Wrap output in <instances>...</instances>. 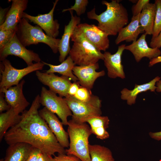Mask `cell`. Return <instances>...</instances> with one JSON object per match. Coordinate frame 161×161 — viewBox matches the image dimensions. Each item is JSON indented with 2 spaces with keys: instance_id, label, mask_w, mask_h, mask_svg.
<instances>
[{
  "instance_id": "cell-1",
  "label": "cell",
  "mask_w": 161,
  "mask_h": 161,
  "mask_svg": "<svg viewBox=\"0 0 161 161\" xmlns=\"http://www.w3.org/2000/svg\"><path fill=\"white\" fill-rule=\"evenodd\" d=\"M40 95L36 96L30 109L21 114L16 125L10 128L4 137L9 145L18 143L29 144L51 156L66 154L65 149L59 144L45 120L40 116L38 109L41 104Z\"/></svg>"
},
{
  "instance_id": "cell-2",
  "label": "cell",
  "mask_w": 161,
  "mask_h": 161,
  "mask_svg": "<svg viewBox=\"0 0 161 161\" xmlns=\"http://www.w3.org/2000/svg\"><path fill=\"white\" fill-rule=\"evenodd\" d=\"M117 0L110 2L102 1L106 10L100 15L95 13V7L87 13L89 19L98 22V27L108 35H116L128 22V14L126 8Z\"/></svg>"
},
{
  "instance_id": "cell-3",
  "label": "cell",
  "mask_w": 161,
  "mask_h": 161,
  "mask_svg": "<svg viewBox=\"0 0 161 161\" xmlns=\"http://www.w3.org/2000/svg\"><path fill=\"white\" fill-rule=\"evenodd\" d=\"M67 132L69 144L66 154L75 156L82 161H91L89 139L92 134L90 126L86 123L71 119L68 121Z\"/></svg>"
},
{
  "instance_id": "cell-4",
  "label": "cell",
  "mask_w": 161,
  "mask_h": 161,
  "mask_svg": "<svg viewBox=\"0 0 161 161\" xmlns=\"http://www.w3.org/2000/svg\"><path fill=\"white\" fill-rule=\"evenodd\" d=\"M71 39L74 43L69 54L75 65H87L103 60V54L82 35L73 32Z\"/></svg>"
},
{
  "instance_id": "cell-5",
  "label": "cell",
  "mask_w": 161,
  "mask_h": 161,
  "mask_svg": "<svg viewBox=\"0 0 161 161\" xmlns=\"http://www.w3.org/2000/svg\"><path fill=\"white\" fill-rule=\"evenodd\" d=\"M16 34L25 47L39 43L48 45L54 53L58 51L60 39L50 37L45 34L38 26H33L27 20L23 18L16 27Z\"/></svg>"
},
{
  "instance_id": "cell-6",
  "label": "cell",
  "mask_w": 161,
  "mask_h": 161,
  "mask_svg": "<svg viewBox=\"0 0 161 161\" xmlns=\"http://www.w3.org/2000/svg\"><path fill=\"white\" fill-rule=\"evenodd\" d=\"M72 113V119L78 122L84 123L87 118L95 115H101V100L93 95L89 101H79L68 95L64 98Z\"/></svg>"
},
{
  "instance_id": "cell-7",
  "label": "cell",
  "mask_w": 161,
  "mask_h": 161,
  "mask_svg": "<svg viewBox=\"0 0 161 161\" xmlns=\"http://www.w3.org/2000/svg\"><path fill=\"white\" fill-rule=\"evenodd\" d=\"M1 61L0 64V89H7L13 86L17 85L24 76L33 72L42 70L45 65L41 61L19 69L13 67L6 58Z\"/></svg>"
},
{
  "instance_id": "cell-8",
  "label": "cell",
  "mask_w": 161,
  "mask_h": 161,
  "mask_svg": "<svg viewBox=\"0 0 161 161\" xmlns=\"http://www.w3.org/2000/svg\"><path fill=\"white\" fill-rule=\"evenodd\" d=\"M39 100L41 104L50 112L57 115L63 125L68 126L67 118L72 116V114L64 98L57 96L55 93L43 86Z\"/></svg>"
},
{
  "instance_id": "cell-9",
  "label": "cell",
  "mask_w": 161,
  "mask_h": 161,
  "mask_svg": "<svg viewBox=\"0 0 161 161\" xmlns=\"http://www.w3.org/2000/svg\"><path fill=\"white\" fill-rule=\"evenodd\" d=\"M9 55H14L23 59L27 66L36 63L41 62L39 55L33 51L27 49L18 38L16 33L10 42L3 48L0 49V61H2Z\"/></svg>"
},
{
  "instance_id": "cell-10",
  "label": "cell",
  "mask_w": 161,
  "mask_h": 161,
  "mask_svg": "<svg viewBox=\"0 0 161 161\" xmlns=\"http://www.w3.org/2000/svg\"><path fill=\"white\" fill-rule=\"evenodd\" d=\"M74 32L82 35L100 51L105 52L109 47V35L94 24L80 23Z\"/></svg>"
},
{
  "instance_id": "cell-11",
  "label": "cell",
  "mask_w": 161,
  "mask_h": 161,
  "mask_svg": "<svg viewBox=\"0 0 161 161\" xmlns=\"http://www.w3.org/2000/svg\"><path fill=\"white\" fill-rule=\"evenodd\" d=\"M35 74L38 80L47 86L50 91L62 97H65L68 95V90L72 83L68 77L63 75L59 76L54 73H47L39 70L36 71Z\"/></svg>"
},
{
  "instance_id": "cell-12",
  "label": "cell",
  "mask_w": 161,
  "mask_h": 161,
  "mask_svg": "<svg viewBox=\"0 0 161 161\" xmlns=\"http://www.w3.org/2000/svg\"><path fill=\"white\" fill-rule=\"evenodd\" d=\"M58 1V0H56L53 2L52 8L47 13L33 16L24 12L23 18L37 24L45 31L48 36L56 38L59 34L60 24L57 20H54L53 14Z\"/></svg>"
},
{
  "instance_id": "cell-13",
  "label": "cell",
  "mask_w": 161,
  "mask_h": 161,
  "mask_svg": "<svg viewBox=\"0 0 161 161\" xmlns=\"http://www.w3.org/2000/svg\"><path fill=\"white\" fill-rule=\"evenodd\" d=\"M25 82V80H23L14 86L0 89V92L4 94L5 100L11 108L19 114L23 113L30 104L23 92Z\"/></svg>"
},
{
  "instance_id": "cell-14",
  "label": "cell",
  "mask_w": 161,
  "mask_h": 161,
  "mask_svg": "<svg viewBox=\"0 0 161 161\" xmlns=\"http://www.w3.org/2000/svg\"><path fill=\"white\" fill-rule=\"evenodd\" d=\"M99 67L98 63L87 65L75 66L72 72L78 78V82L80 86L91 89L96 80L105 74L104 70L96 71Z\"/></svg>"
},
{
  "instance_id": "cell-15",
  "label": "cell",
  "mask_w": 161,
  "mask_h": 161,
  "mask_svg": "<svg viewBox=\"0 0 161 161\" xmlns=\"http://www.w3.org/2000/svg\"><path fill=\"white\" fill-rule=\"evenodd\" d=\"M39 114L46 122L59 144L64 148H68L69 141L67 132L64 130L63 124L55 114L44 107L39 111Z\"/></svg>"
},
{
  "instance_id": "cell-16",
  "label": "cell",
  "mask_w": 161,
  "mask_h": 161,
  "mask_svg": "<svg viewBox=\"0 0 161 161\" xmlns=\"http://www.w3.org/2000/svg\"><path fill=\"white\" fill-rule=\"evenodd\" d=\"M126 46L125 44L119 46L117 51L114 54L108 51H105L103 53L104 65L108 71V76L110 78L119 77L124 79L125 78L121 58Z\"/></svg>"
},
{
  "instance_id": "cell-17",
  "label": "cell",
  "mask_w": 161,
  "mask_h": 161,
  "mask_svg": "<svg viewBox=\"0 0 161 161\" xmlns=\"http://www.w3.org/2000/svg\"><path fill=\"white\" fill-rule=\"evenodd\" d=\"M146 35L144 33L138 39L125 47V49L132 53L137 62L145 57L151 60L161 55V51L159 48H153L148 46L146 41Z\"/></svg>"
},
{
  "instance_id": "cell-18",
  "label": "cell",
  "mask_w": 161,
  "mask_h": 161,
  "mask_svg": "<svg viewBox=\"0 0 161 161\" xmlns=\"http://www.w3.org/2000/svg\"><path fill=\"white\" fill-rule=\"evenodd\" d=\"M4 22L0 25V30L14 29L23 18L24 11L26 9L27 0H12Z\"/></svg>"
},
{
  "instance_id": "cell-19",
  "label": "cell",
  "mask_w": 161,
  "mask_h": 161,
  "mask_svg": "<svg viewBox=\"0 0 161 161\" xmlns=\"http://www.w3.org/2000/svg\"><path fill=\"white\" fill-rule=\"evenodd\" d=\"M71 18L68 24L65 26L64 31L60 39L58 46V51L60 53L59 61L61 63L64 61L69 54L71 48L69 45L70 39L76 27L80 23V18L74 16L72 11H69Z\"/></svg>"
},
{
  "instance_id": "cell-20",
  "label": "cell",
  "mask_w": 161,
  "mask_h": 161,
  "mask_svg": "<svg viewBox=\"0 0 161 161\" xmlns=\"http://www.w3.org/2000/svg\"><path fill=\"white\" fill-rule=\"evenodd\" d=\"M140 14L132 16L129 24L119 31L115 41L116 44L124 41L126 42L135 41L140 34L145 32L140 23Z\"/></svg>"
},
{
  "instance_id": "cell-21",
  "label": "cell",
  "mask_w": 161,
  "mask_h": 161,
  "mask_svg": "<svg viewBox=\"0 0 161 161\" xmlns=\"http://www.w3.org/2000/svg\"><path fill=\"white\" fill-rule=\"evenodd\" d=\"M33 147L24 143L9 145L4 158L0 161H26Z\"/></svg>"
},
{
  "instance_id": "cell-22",
  "label": "cell",
  "mask_w": 161,
  "mask_h": 161,
  "mask_svg": "<svg viewBox=\"0 0 161 161\" xmlns=\"http://www.w3.org/2000/svg\"><path fill=\"white\" fill-rule=\"evenodd\" d=\"M160 79V77L157 76L148 83L141 85L135 84L134 88L131 90L123 89L121 91V99L126 100L129 105L134 104L137 96L140 93L148 90L154 92L157 88L156 84Z\"/></svg>"
},
{
  "instance_id": "cell-23",
  "label": "cell",
  "mask_w": 161,
  "mask_h": 161,
  "mask_svg": "<svg viewBox=\"0 0 161 161\" xmlns=\"http://www.w3.org/2000/svg\"><path fill=\"white\" fill-rule=\"evenodd\" d=\"M156 11L155 3H149L145 6L140 14V23L146 35H152Z\"/></svg>"
},
{
  "instance_id": "cell-24",
  "label": "cell",
  "mask_w": 161,
  "mask_h": 161,
  "mask_svg": "<svg viewBox=\"0 0 161 161\" xmlns=\"http://www.w3.org/2000/svg\"><path fill=\"white\" fill-rule=\"evenodd\" d=\"M42 62L45 65H47L49 67L48 70L44 71L45 72L47 73H58L62 75L68 77L74 82L78 80V78L73 73L72 69L75 64L70 56L60 64L57 65Z\"/></svg>"
},
{
  "instance_id": "cell-25",
  "label": "cell",
  "mask_w": 161,
  "mask_h": 161,
  "mask_svg": "<svg viewBox=\"0 0 161 161\" xmlns=\"http://www.w3.org/2000/svg\"><path fill=\"white\" fill-rule=\"evenodd\" d=\"M21 118V115L10 108L5 112L0 114V140L1 141L6 133L10 128L18 124Z\"/></svg>"
},
{
  "instance_id": "cell-26",
  "label": "cell",
  "mask_w": 161,
  "mask_h": 161,
  "mask_svg": "<svg viewBox=\"0 0 161 161\" xmlns=\"http://www.w3.org/2000/svg\"><path fill=\"white\" fill-rule=\"evenodd\" d=\"M91 161H115L111 150L98 144L89 145Z\"/></svg>"
},
{
  "instance_id": "cell-27",
  "label": "cell",
  "mask_w": 161,
  "mask_h": 161,
  "mask_svg": "<svg viewBox=\"0 0 161 161\" xmlns=\"http://www.w3.org/2000/svg\"><path fill=\"white\" fill-rule=\"evenodd\" d=\"M110 120L107 116L95 115L87 118L85 122L88 123L91 129L103 127L106 129L109 127Z\"/></svg>"
},
{
  "instance_id": "cell-28",
  "label": "cell",
  "mask_w": 161,
  "mask_h": 161,
  "mask_svg": "<svg viewBox=\"0 0 161 161\" xmlns=\"http://www.w3.org/2000/svg\"><path fill=\"white\" fill-rule=\"evenodd\" d=\"M156 11L151 38L157 37L161 31V0H155Z\"/></svg>"
},
{
  "instance_id": "cell-29",
  "label": "cell",
  "mask_w": 161,
  "mask_h": 161,
  "mask_svg": "<svg viewBox=\"0 0 161 161\" xmlns=\"http://www.w3.org/2000/svg\"><path fill=\"white\" fill-rule=\"evenodd\" d=\"M88 3V0H75L74 5L70 8L64 9L62 12L75 10L77 15L80 16L85 13Z\"/></svg>"
},
{
  "instance_id": "cell-30",
  "label": "cell",
  "mask_w": 161,
  "mask_h": 161,
  "mask_svg": "<svg viewBox=\"0 0 161 161\" xmlns=\"http://www.w3.org/2000/svg\"><path fill=\"white\" fill-rule=\"evenodd\" d=\"M16 27L12 30H0V49L4 47L16 33Z\"/></svg>"
},
{
  "instance_id": "cell-31",
  "label": "cell",
  "mask_w": 161,
  "mask_h": 161,
  "mask_svg": "<svg viewBox=\"0 0 161 161\" xmlns=\"http://www.w3.org/2000/svg\"><path fill=\"white\" fill-rule=\"evenodd\" d=\"M93 95L91 89L80 86L73 97L79 101L86 102L91 100Z\"/></svg>"
},
{
  "instance_id": "cell-32",
  "label": "cell",
  "mask_w": 161,
  "mask_h": 161,
  "mask_svg": "<svg viewBox=\"0 0 161 161\" xmlns=\"http://www.w3.org/2000/svg\"><path fill=\"white\" fill-rule=\"evenodd\" d=\"M149 0H138L135 4L132 7L131 11L133 16H135L140 14L144 7L149 3Z\"/></svg>"
},
{
  "instance_id": "cell-33",
  "label": "cell",
  "mask_w": 161,
  "mask_h": 161,
  "mask_svg": "<svg viewBox=\"0 0 161 161\" xmlns=\"http://www.w3.org/2000/svg\"><path fill=\"white\" fill-rule=\"evenodd\" d=\"M92 134L99 139L103 140L107 139L109 137V134L106 129L103 127L91 129Z\"/></svg>"
},
{
  "instance_id": "cell-34",
  "label": "cell",
  "mask_w": 161,
  "mask_h": 161,
  "mask_svg": "<svg viewBox=\"0 0 161 161\" xmlns=\"http://www.w3.org/2000/svg\"><path fill=\"white\" fill-rule=\"evenodd\" d=\"M55 161H82L79 158L72 155L58 154L54 157Z\"/></svg>"
},
{
  "instance_id": "cell-35",
  "label": "cell",
  "mask_w": 161,
  "mask_h": 161,
  "mask_svg": "<svg viewBox=\"0 0 161 161\" xmlns=\"http://www.w3.org/2000/svg\"><path fill=\"white\" fill-rule=\"evenodd\" d=\"M41 151L38 148L34 147L26 161H37Z\"/></svg>"
},
{
  "instance_id": "cell-36",
  "label": "cell",
  "mask_w": 161,
  "mask_h": 161,
  "mask_svg": "<svg viewBox=\"0 0 161 161\" xmlns=\"http://www.w3.org/2000/svg\"><path fill=\"white\" fill-rule=\"evenodd\" d=\"M0 93V112L1 113L3 111L9 110L11 107L4 98V94L2 92Z\"/></svg>"
},
{
  "instance_id": "cell-37",
  "label": "cell",
  "mask_w": 161,
  "mask_h": 161,
  "mask_svg": "<svg viewBox=\"0 0 161 161\" xmlns=\"http://www.w3.org/2000/svg\"><path fill=\"white\" fill-rule=\"evenodd\" d=\"M150 46L151 48H153L159 49L161 47V31L157 37L151 39Z\"/></svg>"
},
{
  "instance_id": "cell-38",
  "label": "cell",
  "mask_w": 161,
  "mask_h": 161,
  "mask_svg": "<svg viewBox=\"0 0 161 161\" xmlns=\"http://www.w3.org/2000/svg\"><path fill=\"white\" fill-rule=\"evenodd\" d=\"M80 86L78 82H74L73 83H72L69 89L68 95L71 96H74Z\"/></svg>"
},
{
  "instance_id": "cell-39",
  "label": "cell",
  "mask_w": 161,
  "mask_h": 161,
  "mask_svg": "<svg viewBox=\"0 0 161 161\" xmlns=\"http://www.w3.org/2000/svg\"><path fill=\"white\" fill-rule=\"evenodd\" d=\"M37 161H55V160L52 156L41 151L39 155Z\"/></svg>"
},
{
  "instance_id": "cell-40",
  "label": "cell",
  "mask_w": 161,
  "mask_h": 161,
  "mask_svg": "<svg viewBox=\"0 0 161 161\" xmlns=\"http://www.w3.org/2000/svg\"><path fill=\"white\" fill-rule=\"evenodd\" d=\"M9 8L3 9L0 8V25H1L4 22L7 13L9 10Z\"/></svg>"
},
{
  "instance_id": "cell-41",
  "label": "cell",
  "mask_w": 161,
  "mask_h": 161,
  "mask_svg": "<svg viewBox=\"0 0 161 161\" xmlns=\"http://www.w3.org/2000/svg\"><path fill=\"white\" fill-rule=\"evenodd\" d=\"M150 137L155 140L160 141L161 140V131L156 132H150L149 133Z\"/></svg>"
},
{
  "instance_id": "cell-42",
  "label": "cell",
  "mask_w": 161,
  "mask_h": 161,
  "mask_svg": "<svg viewBox=\"0 0 161 161\" xmlns=\"http://www.w3.org/2000/svg\"><path fill=\"white\" fill-rule=\"evenodd\" d=\"M161 62V55L150 60L149 63V66H152L154 65Z\"/></svg>"
},
{
  "instance_id": "cell-43",
  "label": "cell",
  "mask_w": 161,
  "mask_h": 161,
  "mask_svg": "<svg viewBox=\"0 0 161 161\" xmlns=\"http://www.w3.org/2000/svg\"><path fill=\"white\" fill-rule=\"evenodd\" d=\"M157 88L156 91L158 92H161V80L158 81L156 83Z\"/></svg>"
},
{
  "instance_id": "cell-44",
  "label": "cell",
  "mask_w": 161,
  "mask_h": 161,
  "mask_svg": "<svg viewBox=\"0 0 161 161\" xmlns=\"http://www.w3.org/2000/svg\"></svg>"
}]
</instances>
